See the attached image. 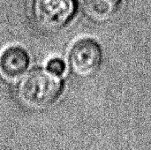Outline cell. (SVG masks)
I'll return each mask as SVG.
<instances>
[{"instance_id": "obj_6", "label": "cell", "mask_w": 151, "mask_h": 150, "mask_svg": "<svg viewBox=\"0 0 151 150\" xmlns=\"http://www.w3.org/2000/svg\"><path fill=\"white\" fill-rule=\"evenodd\" d=\"M47 71L55 74V75H62L66 69L65 63L60 58H52L47 63Z\"/></svg>"}, {"instance_id": "obj_1", "label": "cell", "mask_w": 151, "mask_h": 150, "mask_svg": "<svg viewBox=\"0 0 151 150\" xmlns=\"http://www.w3.org/2000/svg\"><path fill=\"white\" fill-rule=\"evenodd\" d=\"M63 91V82L49 71L35 70L24 76L18 83L15 95L26 109L43 111L53 105Z\"/></svg>"}, {"instance_id": "obj_4", "label": "cell", "mask_w": 151, "mask_h": 150, "mask_svg": "<svg viewBox=\"0 0 151 150\" xmlns=\"http://www.w3.org/2000/svg\"><path fill=\"white\" fill-rule=\"evenodd\" d=\"M29 62V56L23 48H6L0 54V75L9 81L17 80L26 72Z\"/></svg>"}, {"instance_id": "obj_2", "label": "cell", "mask_w": 151, "mask_h": 150, "mask_svg": "<svg viewBox=\"0 0 151 150\" xmlns=\"http://www.w3.org/2000/svg\"><path fill=\"white\" fill-rule=\"evenodd\" d=\"M31 12L35 24L46 31H57L69 23L75 13L73 0H34Z\"/></svg>"}, {"instance_id": "obj_5", "label": "cell", "mask_w": 151, "mask_h": 150, "mask_svg": "<svg viewBox=\"0 0 151 150\" xmlns=\"http://www.w3.org/2000/svg\"><path fill=\"white\" fill-rule=\"evenodd\" d=\"M119 5V0H85L87 13L99 22L111 19L117 12Z\"/></svg>"}, {"instance_id": "obj_3", "label": "cell", "mask_w": 151, "mask_h": 150, "mask_svg": "<svg viewBox=\"0 0 151 150\" xmlns=\"http://www.w3.org/2000/svg\"><path fill=\"white\" fill-rule=\"evenodd\" d=\"M103 59L100 45L93 39L84 38L77 41L69 54L72 71L80 77H89L99 69Z\"/></svg>"}]
</instances>
